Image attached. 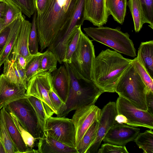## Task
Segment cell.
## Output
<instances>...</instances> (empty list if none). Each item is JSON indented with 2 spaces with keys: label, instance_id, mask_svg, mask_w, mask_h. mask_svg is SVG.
I'll list each match as a JSON object with an SVG mask.
<instances>
[{
  "label": "cell",
  "instance_id": "cell-1",
  "mask_svg": "<svg viewBox=\"0 0 153 153\" xmlns=\"http://www.w3.org/2000/svg\"><path fill=\"white\" fill-rule=\"evenodd\" d=\"M78 0H48L36 20L40 52L48 47L59 31L69 25Z\"/></svg>",
  "mask_w": 153,
  "mask_h": 153
},
{
  "label": "cell",
  "instance_id": "cell-2",
  "mask_svg": "<svg viewBox=\"0 0 153 153\" xmlns=\"http://www.w3.org/2000/svg\"><path fill=\"white\" fill-rule=\"evenodd\" d=\"M119 53L109 49L95 57L92 71V81L103 92H114L122 75L132 63Z\"/></svg>",
  "mask_w": 153,
  "mask_h": 153
},
{
  "label": "cell",
  "instance_id": "cell-3",
  "mask_svg": "<svg viewBox=\"0 0 153 153\" xmlns=\"http://www.w3.org/2000/svg\"><path fill=\"white\" fill-rule=\"evenodd\" d=\"M64 63L69 74L71 86L65 103L67 108L62 117H65L70 112L81 107L95 105L99 97L103 93L92 81L82 77L69 63Z\"/></svg>",
  "mask_w": 153,
  "mask_h": 153
},
{
  "label": "cell",
  "instance_id": "cell-4",
  "mask_svg": "<svg viewBox=\"0 0 153 153\" xmlns=\"http://www.w3.org/2000/svg\"><path fill=\"white\" fill-rule=\"evenodd\" d=\"M148 91L146 85L131 63L120 78L115 92L137 108L147 111L146 97Z\"/></svg>",
  "mask_w": 153,
  "mask_h": 153
},
{
  "label": "cell",
  "instance_id": "cell-5",
  "mask_svg": "<svg viewBox=\"0 0 153 153\" xmlns=\"http://www.w3.org/2000/svg\"><path fill=\"white\" fill-rule=\"evenodd\" d=\"M88 36L119 53L132 57L137 56L132 41L127 33H123L120 27L112 28L101 26L83 28Z\"/></svg>",
  "mask_w": 153,
  "mask_h": 153
},
{
  "label": "cell",
  "instance_id": "cell-6",
  "mask_svg": "<svg viewBox=\"0 0 153 153\" xmlns=\"http://www.w3.org/2000/svg\"><path fill=\"white\" fill-rule=\"evenodd\" d=\"M95 57L92 40L81 31L77 48L69 64L81 76L92 81V68Z\"/></svg>",
  "mask_w": 153,
  "mask_h": 153
},
{
  "label": "cell",
  "instance_id": "cell-7",
  "mask_svg": "<svg viewBox=\"0 0 153 153\" xmlns=\"http://www.w3.org/2000/svg\"><path fill=\"white\" fill-rule=\"evenodd\" d=\"M13 113L21 124L35 139L39 140L44 133L35 110L27 97L12 102L4 106Z\"/></svg>",
  "mask_w": 153,
  "mask_h": 153
},
{
  "label": "cell",
  "instance_id": "cell-8",
  "mask_svg": "<svg viewBox=\"0 0 153 153\" xmlns=\"http://www.w3.org/2000/svg\"><path fill=\"white\" fill-rule=\"evenodd\" d=\"M52 82L51 73L42 72L29 80L26 90L27 96L34 97L42 101L48 117L57 114L49 96V91L52 87Z\"/></svg>",
  "mask_w": 153,
  "mask_h": 153
},
{
  "label": "cell",
  "instance_id": "cell-9",
  "mask_svg": "<svg viewBox=\"0 0 153 153\" xmlns=\"http://www.w3.org/2000/svg\"><path fill=\"white\" fill-rule=\"evenodd\" d=\"M44 134L75 148V128L70 119L65 117H48Z\"/></svg>",
  "mask_w": 153,
  "mask_h": 153
},
{
  "label": "cell",
  "instance_id": "cell-10",
  "mask_svg": "<svg viewBox=\"0 0 153 153\" xmlns=\"http://www.w3.org/2000/svg\"><path fill=\"white\" fill-rule=\"evenodd\" d=\"M117 114L126 117L128 125L153 129V115L139 109L126 99L119 96L115 102Z\"/></svg>",
  "mask_w": 153,
  "mask_h": 153
},
{
  "label": "cell",
  "instance_id": "cell-11",
  "mask_svg": "<svg viewBox=\"0 0 153 153\" xmlns=\"http://www.w3.org/2000/svg\"><path fill=\"white\" fill-rule=\"evenodd\" d=\"M101 111V110L95 105L85 106L76 110L71 119L75 128L76 147L90 126L99 118Z\"/></svg>",
  "mask_w": 153,
  "mask_h": 153
},
{
  "label": "cell",
  "instance_id": "cell-12",
  "mask_svg": "<svg viewBox=\"0 0 153 153\" xmlns=\"http://www.w3.org/2000/svg\"><path fill=\"white\" fill-rule=\"evenodd\" d=\"M117 114L115 102H109L101 110L96 139L86 153L97 152L105 134L110 129L117 123L115 117Z\"/></svg>",
  "mask_w": 153,
  "mask_h": 153
},
{
  "label": "cell",
  "instance_id": "cell-13",
  "mask_svg": "<svg viewBox=\"0 0 153 153\" xmlns=\"http://www.w3.org/2000/svg\"><path fill=\"white\" fill-rule=\"evenodd\" d=\"M140 131L139 128L116 123L108 130L102 140L105 143L124 146L134 141Z\"/></svg>",
  "mask_w": 153,
  "mask_h": 153
},
{
  "label": "cell",
  "instance_id": "cell-14",
  "mask_svg": "<svg viewBox=\"0 0 153 153\" xmlns=\"http://www.w3.org/2000/svg\"><path fill=\"white\" fill-rule=\"evenodd\" d=\"M106 0H86L84 19L90 21L95 26H102L106 24L109 16Z\"/></svg>",
  "mask_w": 153,
  "mask_h": 153
},
{
  "label": "cell",
  "instance_id": "cell-15",
  "mask_svg": "<svg viewBox=\"0 0 153 153\" xmlns=\"http://www.w3.org/2000/svg\"><path fill=\"white\" fill-rule=\"evenodd\" d=\"M27 96L25 87L10 82L3 74L0 75V110L9 103Z\"/></svg>",
  "mask_w": 153,
  "mask_h": 153
},
{
  "label": "cell",
  "instance_id": "cell-16",
  "mask_svg": "<svg viewBox=\"0 0 153 153\" xmlns=\"http://www.w3.org/2000/svg\"><path fill=\"white\" fill-rule=\"evenodd\" d=\"M52 89L65 103L67 101L71 86L70 76L64 65L53 72Z\"/></svg>",
  "mask_w": 153,
  "mask_h": 153
},
{
  "label": "cell",
  "instance_id": "cell-17",
  "mask_svg": "<svg viewBox=\"0 0 153 153\" xmlns=\"http://www.w3.org/2000/svg\"><path fill=\"white\" fill-rule=\"evenodd\" d=\"M31 25V23L29 21L25 19H23L16 40L10 54L21 55L26 59L27 64L38 54H31L29 50L28 39Z\"/></svg>",
  "mask_w": 153,
  "mask_h": 153
},
{
  "label": "cell",
  "instance_id": "cell-18",
  "mask_svg": "<svg viewBox=\"0 0 153 153\" xmlns=\"http://www.w3.org/2000/svg\"><path fill=\"white\" fill-rule=\"evenodd\" d=\"M38 153H78L75 148L71 147L45 134L39 139Z\"/></svg>",
  "mask_w": 153,
  "mask_h": 153
},
{
  "label": "cell",
  "instance_id": "cell-19",
  "mask_svg": "<svg viewBox=\"0 0 153 153\" xmlns=\"http://www.w3.org/2000/svg\"><path fill=\"white\" fill-rule=\"evenodd\" d=\"M3 64V74L7 79L15 84L24 87L26 90L28 81L25 69L22 68L16 61L9 58Z\"/></svg>",
  "mask_w": 153,
  "mask_h": 153
},
{
  "label": "cell",
  "instance_id": "cell-20",
  "mask_svg": "<svg viewBox=\"0 0 153 153\" xmlns=\"http://www.w3.org/2000/svg\"><path fill=\"white\" fill-rule=\"evenodd\" d=\"M7 127L11 138L19 153H38L37 150L31 149L24 142L21 135L12 117L4 107L2 108Z\"/></svg>",
  "mask_w": 153,
  "mask_h": 153
},
{
  "label": "cell",
  "instance_id": "cell-21",
  "mask_svg": "<svg viewBox=\"0 0 153 153\" xmlns=\"http://www.w3.org/2000/svg\"><path fill=\"white\" fill-rule=\"evenodd\" d=\"M25 19V16L22 14L10 23V29L7 39L4 48L0 51V68L10 54Z\"/></svg>",
  "mask_w": 153,
  "mask_h": 153
},
{
  "label": "cell",
  "instance_id": "cell-22",
  "mask_svg": "<svg viewBox=\"0 0 153 153\" xmlns=\"http://www.w3.org/2000/svg\"><path fill=\"white\" fill-rule=\"evenodd\" d=\"M140 63L153 79V41L141 42L137 57Z\"/></svg>",
  "mask_w": 153,
  "mask_h": 153
},
{
  "label": "cell",
  "instance_id": "cell-23",
  "mask_svg": "<svg viewBox=\"0 0 153 153\" xmlns=\"http://www.w3.org/2000/svg\"><path fill=\"white\" fill-rule=\"evenodd\" d=\"M106 4L109 15H111L115 21L122 25L126 14L127 0H106Z\"/></svg>",
  "mask_w": 153,
  "mask_h": 153
},
{
  "label": "cell",
  "instance_id": "cell-24",
  "mask_svg": "<svg viewBox=\"0 0 153 153\" xmlns=\"http://www.w3.org/2000/svg\"><path fill=\"white\" fill-rule=\"evenodd\" d=\"M127 5L133 18L135 31L138 32L144 23H148L144 15L140 0H129Z\"/></svg>",
  "mask_w": 153,
  "mask_h": 153
},
{
  "label": "cell",
  "instance_id": "cell-25",
  "mask_svg": "<svg viewBox=\"0 0 153 153\" xmlns=\"http://www.w3.org/2000/svg\"><path fill=\"white\" fill-rule=\"evenodd\" d=\"M99 118L96 119L90 126L76 147L78 153H86L94 141L98 126Z\"/></svg>",
  "mask_w": 153,
  "mask_h": 153
},
{
  "label": "cell",
  "instance_id": "cell-26",
  "mask_svg": "<svg viewBox=\"0 0 153 153\" xmlns=\"http://www.w3.org/2000/svg\"><path fill=\"white\" fill-rule=\"evenodd\" d=\"M0 140L4 145L7 153H19L9 134L2 108L0 110Z\"/></svg>",
  "mask_w": 153,
  "mask_h": 153
},
{
  "label": "cell",
  "instance_id": "cell-27",
  "mask_svg": "<svg viewBox=\"0 0 153 153\" xmlns=\"http://www.w3.org/2000/svg\"><path fill=\"white\" fill-rule=\"evenodd\" d=\"M144 153H153V132L152 129L139 133L134 140Z\"/></svg>",
  "mask_w": 153,
  "mask_h": 153
},
{
  "label": "cell",
  "instance_id": "cell-28",
  "mask_svg": "<svg viewBox=\"0 0 153 153\" xmlns=\"http://www.w3.org/2000/svg\"><path fill=\"white\" fill-rule=\"evenodd\" d=\"M58 60L51 51L47 50L42 53L40 60V68L43 72L51 73L56 70Z\"/></svg>",
  "mask_w": 153,
  "mask_h": 153
},
{
  "label": "cell",
  "instance_id": "cell-29",
  "mask_svg": "<svg viewBox=\"0 0 153 153\" xmlns=\"http://www.w3.org/2000/svg\"><path fill=\"white\" fill-rule=\"evenodd\" d=\"M27 97L35 110L39 124L44 133L46 121L48 116L42 102L40 100L33 96H27Z\"/></svg>",
  "mask_w": 153,
  "mask_h": 153
},
{
  "label": "cell",
  "instance_id": "cell-30",
  "mask_svg": "<svg viewBox=\"0 0 153 153\" xmlns=\"http://www.w3.org/2000/svg\"><path fill=\"white\" fill-rule=\"evenodd\" d=\"M9 2L18 7L22 13L29 18L36 10V0H4Z\"/></svg>",
  "mask_w": 153,
  "mask_h": 153
},
{
  "label": "cell",
  "instance_id": "cell-31",
  "mask_svg": "<svg viewBox=\"0 0 153 153\" xmlns=\"http://www.w3.org/2000/svg\"><path fill=\"white\" fill-rule=\"evenodd\" d=\"M37 15L36 10L33 15L31 27L28 39L29 50L30 53L32 55H35L39 52L38 51L39 41L36 24Z\"/></svg>",
  "mask_w": 153,
  "mask_h": 153
},
{
  "label": "cell",
  "instance_id": "cell-32",
  "mask_svg": "<svg viewBox=\"0 0 153 153\" xmlns=\"http://www.w3.org/2000/svg\"><path fill=\"white\" fill-rule=\"evenodd\" d=\"M132 64L146 85L148 91L153 92V79L136 57L132 60Z\"/></svg>",
  "mask_w": 153,
  "mask_h": 153
},
{
  "label": "cell",
  "instance_id": "cell-33",
  "mask_svg": "<svg viewBox=\"0 0 153 153\" xmlns=\"http://www.w3.org/2000/svg\"><path fill=\"white\" fill-rule=\"evenodd\" d=\"M42 53L39 52L26 64L25 70L28 81L33 76L43 72L40 68V60Z\"/></svg>",
  "mask_w": 153,
  "mask_h": 153
},
{
  "label": "cell",
  "instance_id": "cell-34",
  "mask_svg": "<svg viewBox=\"0 0 153 153\" xmlns=\"http://www.w3.org/2000/svg\"><path fill=\"white\" fill-rule=\"evenodd\" d=\"M81 31V26H80L68 43L67 46L63 62H66L69 64L71 63L72 56L76 50L78 45Z\"/></svg>",
  "mask_w": 153,
  "mask_h": 153
},
{
  "label": "cell",
  "instance_id": "cell-35",
  "mask_svg": "<svg viewBox=\"0 0 153 153\" xmlns=\"http://www.w3.org/2000/svg\"><path fill=\"white\" fill-rule=\"evenodd\" d=\"M8 111L18 128L26 146L30 148L33 149L34 146L36 139L24 128L13 113Z\"/></svg>",
  "mask_w": 153,
  "mask_h": 153
},
{
  "label": "cell",
  "instance_id": "cell-36",
  "mask_svg": "<svg viewBox=\"0 0 153 153\" xmlns=\"http://www.w3.org/2000/svg\"><path fill=\"white\" fill-rule=\"evenodd\" d=\"M6 1L7 4L3 22L7 26L22 13L16 6L9 2Z\"/></svg>",
  "mask_w": 153,
  "mask_h": 153
},
{
  "label": "cell",
  "instance_id": "cell-37",
  "mask_svg": "<svg viewBox=\"0 0 153 153\" xmlns=\"http://www.w3.org/2000/svg\"><path fill=\"white\" fill-rule=\"evenodd\" d=\"M49 96L51 103L56 112L57 117H62L67 108L66 103L56 94L52 88L49 91Z\"/></svg>",
  "mask_w": 153,
  "mask_h": 153
},
{
  "label": "cell",
  "instance_id": "cell-38",
  "mask_svg": "<svg viewBox=\"0 0 153 153\" xmlns=\"http://www.w3.org/2000/svg\"><path fill=\"white\" fill-rule=\"evenodd\" d=\"M145 16L149 24L153 29V0H140Z\"/></svg>",
  "mask_w": 153,
  "mask_h": 153
},
{
  "label": "cell",
  "instance_id": "cell-39",
  "mask_svg": "<svg viewBox=\"0 0 153 153\" xmlns=\"http://www.w3.org/2000/svg\"><path fill=\"white\" fill-rule=\"evenodd\" d=\"M97 153H128L125 146H122L105 143L98 149Z\"/></svg>",
  "mask_w": 153,
  "mask_h": 153
},
{
  "label": "cell",
  "instance_id": "cell-40",
  "mask_svg": "<svg viewBox=\"0 0 153 153\" xmlns=\"http://www.w3.org/2000/svg\"><path fill=\"white\" fill-rule=\"evenodd\" d=\"M10 29V24L0 33V51L4 48L7 39Z\"/></svg>",
  "mask_w": 153,
  "mask_h": 153
},
{
  "label": "cell",
  "instance_id": "cell-41",
  "mask_svg": "<svg viewBox=\"0 0 153 153\" xmlns=\"http://www.w3.org/2000/svg\"><path fill=\"white\" fill-rule=\"evenodd\" d=\"M146 102L147 111L153 115V92L148 91L146 94Z\"/></svg>",
  "mask_w": 153,
  "mask_h": 153
},
{
  "label": "cell",
  "instance_id": "cell-42",
  "mask_svg": "<svg viewBox=\"0 0 153 153\" xmlns=\"http://www.w3.org/2000/svg\"><path fill=\"white\" fill-rule=\"evenodd\" d=\"M48 0H36V8L37 15L42 14L45 9Z\"/></svg>",
  "mask_w": 153,
  "mask_h": 153
},
{
  "label": "cell",
  "instance_id": "cell-43",
  "mask_svg": "<svg viewBox=\"0 0 153 153\" xmlns=\"http://www.w3.org/2000/svg\"><path fill=\"white\" fill-rule=\"evenodd\" d=\"M7 4L5 1L0 0V22H3Z\"/></svg>",
  "mask_w": 153,
  "mask_h": 153
},
{
  "label": "cell",
  "instance_id": "cell-44",
  "mask_svg": "<svg viewBox=\"0 0 153 153\" xmlns=\"http://www.w3.org/2000/svg\"><path fill=\"white\" fill-rule=\"evenodd\" d=\"M115 120L117 123L120 124H126L127 122L126 117L122 114H117L115 117Z\"/></svg>",
  "mask_w": 153,
  "mask_h": 153
},
{
  "label": "cell",
  "instance_id": "cell-45",
  "mask_svg": "<svg viewBox=\"0 0 153 153\" xmlns=\"http://www.w3.org/2000/svg\"><path fill=\"white\" fill-rule=\"evenodd\" d=\"M0 153H7V152L5 147L0 140Z\"/></svg>",
  "mask_w": 153,
  "mask_h": 153
},
{
  "label": "cell",
  "instance_id": "cell-46",
  "mask_svg": "<svg viewBox=\"0 0 153 153\" xmlns=\"http://www.w3.org/2000/svg\"><path fill=\"white\" fill-rule=\"evenodd\" d=\"M7 26L2 22H0V33Z\"/></svg>",
  "mask_w": 153,
  "mask_h": 153
},
{
  "label": "cell",
  "instance_id": "cell-47",
  "mask_svg": "<svg viewBox=\"0 0 153 153\" xmlns=\"http://www.w3.org/2000/svg\"></svg>",
  "mask_w": 153,
  "mask_h": 153
}]
</instances>
